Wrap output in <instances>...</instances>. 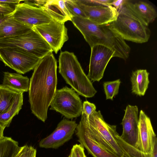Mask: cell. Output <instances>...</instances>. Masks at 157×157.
Instances as JSON below:
<instances>
[{
	"instance_id": "836d02e7",
	"label": "cell",
	"mask_w": 157,
	"mask_h": 157,
	"mask_svg": "<svg viewBox=\"0 0 157 157\" xmlns=\"http://www.w3.org/2000/svg\"><path fill=\"white\" fill-rule=\"evenodd\" d=\"M128 1V0H113L111 5L114 7L117 11Z\"/></svg>"
},
{
	"instance_id": "8992f818",
	"label": "cell",
	"mask_w": 157,
	"mask_h": 157,
	"mask_svg": "<svg viewBox=\"0 0 157 157\" xmlns=\"http://www.w3.org/2000/svg\"><path fill=\"white\" fill-rule=\"evenodd\" d=\"M6 47L18 48L40 59L53 52L46 41L33 28L25 33L0 39V48Z\"/></svg>"
},
{
	"instance_id": "7402d4cb",
	"label": "cell",
	"mask_w": 157,
	"mask_h": 157,
	"mask_svg": "<svg viewBox=\"0 0 157 157\" xmlns=\"http://www.w3.org/2000/svg\"><path fill=\"white\" fill-rule=\"evenodd\" d=\"M117 140L125 157H157V140L155 141L150 153L144 152L128 144L120 138L119 135L117 136Z\"/></svg>"
},
{
	"instance_id": "4dcf8cb0",
	"label": "cell",
	"mask_w": 157,
	"mask_h": 157,
	"mask_svg": "<svg viewBox=\"0 0 157 157\" xmlns=\"http://www.w3.org/2000/svg\"><path fill=\"white\" fill-rule=\"evenodd\" d=\"M82 3L87 5L111 6L113 0H79Z\"/></svg>"
},
{
	"instance_id": "f1b7e54d",
	"label": "cell",
	"mask_w": 157,
	"mask_h": 157,
	"mask_svg": "<svg viewBox=\"0 0 157 157\" xmlns=\"http://www.w3.org/2000/svg\"><path fill=\"white\" fill-rule=\"evenodd\" d=\"M68 157H86L84 147L80 144L73 145Z\"/></svg>"
},
{
	"instance_id": "5bb4252c",
	"label": "cell",
	"mask_w": 157,
	"mask_h": 157,
	"mask_svg": "<svg viewBox=\"0 0 157 157\" xmlns=\"http://www.w3.org/2000/svg\"><path fill=\"white\" fill-rule=\"evenodd\" d=\"M156 140L150 118L141 110L139 118L138 138L135 147L144 152L150 153Z\"/></svg>"
},
{
	"instance_id": "8fae6325",
	"label": "cell",
	"mask_w": 157,
	"mask_h": 157,
	"mask_svg": "<svg viewBox=\"0 0 157 157\" xmlns=\"http://www.w3.org/2000/svg\"><path fill=\"white\" fill-rule=\"evenodd\" d=\"M77 125L75 121L64 118L51 134L41 140L39 143V147L58 148L72 138Z\"/></svg>"
},
{
	"instance_id": "277c9868",
	"label": "cell",
	"mask_w": 157,
	"mask_h": 157,
	"mask_svg": "<svg viewBox=\"0 0 157 157\" xmlns=\"http://www.w3.org/2000/svg\"><path fill=\"white\" fill-rule=\"evenodd\" d=\"M58 61L59 73L78 94L86 98L94 96L97 91L73 52L61 51Z\"/></svg>"
},
{
	"instance_id": "cb8c5ba5",
	"label": "cell",
	"mask_w": 157,
	"mask_h": 157,
	"mask_svg": "<svg viewBox=\"0 0 157 157\" xmlns=\"http://www.w3.org/2000/svg\"><path fill=\"white\" fill-rule=\"evenodd\" d=\"M23 93H21L14 101L10 108L0 115V125L5 128L9 126L14 117L17 115L23 105Z\"/></svg>"
},
{
	"instance_id": "8d00e7d4",
	"label": "cell",
	"mask_w": 157,
	"mask_h": 157,
	"mask_svg": "<svg viewBox=\"0 0 157 157\" xmlns=\"http://www.w3.org/2000/svg\"><path fill=\"white\" fill-rule=\"evenodd\" d=\"M5 128L0 125V140L4 137L3 136V132Z\"/></svg>"
},
{
	"instance_id": "1f68e13d",
	"label": "cell",
	"mask_w": 157,
	"mask_h": 157,
	"mask_svg": "<svg viewBox=\"0 0 157 157\" xmlns=\"http://www.w3.org/2000/svg\"><path fill=\"white\" fill-rule=\"evenodd\" d=\"M14 8L12 6L6 3L0 2V13L9 15L14 11Z\"/></svg>"
},
{
	"instance_id": "52a82bcc",
	"label": "cell",
	"mask_w": 157,
	"mask_h": 157,
	"mask_svg": "<svg viewBox=\"0 0 157 157\" xmlns=\"http://www.w3.org/2000/svg\"><path fill=\"white\" fill-rule=\"evenodd\" d=\"M50 109L55 110L68 119L80 116L83 104L78 94L67 86L56 90Z\"/></svg>"
},
{
	"instance_id": "603a6c76",
	"label": "cell",
	"mask_w": 157,
	"mask_h": 157,
	"mask_svg": "<svg viewBox=\"0 0 157 157\" xmlns=\"http://www.w3.org/2000/svg\"><path fill=\"white\" fill-rule=\"evenodd\" d=\"M0 85V115L11 107L15 99L21 94Z\"/></svg>"
},
{
	"instance_id": "ac0fdd59",
	"label": "cell",
	"mask_w": 157,
	"mask_h": 157,
	"mask_svg": "<svg viewBox=\"0 0 157 157\" xmlns=\"http://www.w3.org/2000/svg\"><path fill=\"white\" fill-rule=\"evenodd\" d=\"M126 5L140 20L148 26L157 17L155 9L147 2L140 1L132 3L128 0Z\"/></svg>"
},
{
	"instance_id": "d6a6232c",
	"label": "cell",
	"mask_w": 157,
	"mask_h": 157,
	"mask_svg": "<svg viewBox=\"0 0 157 157\" xmlns=\"http://www.w3.org/2000/svg\"><path fill=\"white\" fill-rule=\"evenodd\" d=\"M47 0H24V2L32 6L42 8L46 4Z\"/></svg>"
},
{
	"instance_id": "4316f807",
	"label": "cell",
	"mask_w": 157,
	"mask_h": 157,
	"mask_svg": "<svg viewBox=\"0 0 157 157\" xmlns=\"http://www.w3.org/2000/svg\"><path fill=\"white\" fill-rule=\"evenodd\" d=\"M65 4L72 18L77 17L87 19L84 12L76 4L75 0H65Z\"/></svg>"
},
{
	"instance_id": "f546056e",
	"label": "cell",
	"mask_w": 157,
	"mask_h": 157,
	"mask_svg": "<svg viewBox=\"0 0 157 157\" xmlns=\"http://www.w3.org/2000/svg\"><path fill=\"white\" fill-rule=\"evenodd\" d=\"M82 104V113L86 116H88L90 115L96 111V106L94 103L86 101H84Z\"/></svg>"
},
{
	"instance_id": "83f0119b",
	"label": "cell",
	"mask_w": 157,
	"mask_h": 157,
	"mask_svg": "<svg viewBox=\"0 0 157 157\" xmlns=\"http://www.w3.org/2000/svg\"><path fill=\"white\" fill-rule=\"evenodd\" d=\"M36 150L33 147L27 145L21 148L14 157H36Z\"/></svg>"
},
{
	"instance_id": "9a60e30c",
	"label": "cell",
	"mask_w": 157,
	"mask_h": 157,
	"mask_svg": "<svg viewBox=\"0 0 157 157\" xmlns=\"http://www.w3.org/2000/svg\"><path fill=\"white\" fill-rule=\"evenodd\" d=\"M124 110V114L121 124L122 132L120 136L126 143L136 147L138 134V108L136 105H128Z\"/></svg>"
},
{
	"instance_id": "d6986e66",
	"label": "cell",
	"mask_w": 157,
	"mask_h": 157,
	"mask_svg": "<svg viewBox=\"0 0 157 157\" xmlns=\"http://www.w3.org/2000/svg\"><path fill=\"white\" fill-rule=\"evenodd\" d=\"M33 29L10 16L0 24V39L26 33Z\"/></svg>"
},
{
	"instance_id": "ffe728a7",
	"label": "cell",
	"mask_w": 157,
	"mask_h": 157,
	"mask_svg": "<svg viewBox=\"0 0 157 157\" xmlns=\"http://www.w3.org/2000/svg\"><path fill=\"white\" fill-rule=\"evenodd\" d=\"M30 80L19 73L4 72L2 85L16 92L23 93L29 91Z\"/></svg>"
},
{
	"instance_id": "7a4b0ae2",
	"label": "cell",
	"mask_w": 157,
	"mask_h": 157,
	"mask_svg": "<svg viewBox=\"0 0 157 157\" xmlns=\"http://www.w3.org/2000/svg\"><path fill=\"white\" fill-rule=\"evenodd\" d=\"M71 21L91 48L96 45L106 46L115 52L114 57L128 58L130 48L108 24L97 25L86 18L74 17Z\"/></svg>"
},
{
	"instance_id": "d4e9b609",
	"label": "cell",
	"mask_w": 157,
	"mask_h": 157,
	"mask_svg": "<svg viewBox=\"0 0 157 157\" xmlns=\"http://www.w3.org/2000/svg\"><path fill=\"white\" fill-rule=\"evenodd\" d=\"M20 148L18 142L4 136L0 140V157H14Z\"/></svg>"
},
{
	"instance_id": "4fadbf2b",
	"label": "cell",
	"mask_w": 157,
	"mask_h": 157,
	"mask_svg": "<svg viewBox=\"0 0 157 157\" xmlns=\"http://www.w3.org/2000/svg\"><path fill=\"white\" fill-rule=\"evenodd\" d=\"M87 19L98 25H107L116 18L118 12L112 6L87 5L75 0Z\"/></svg>"
},
{
	"instance_id": "44dd1931",
	"label": "cell",
	"mask_w": 157,
	"mask_h": 157,
	"mask_svg": "<svg viewBox=\"0 0 157 157\" xmlns=\"http://www.w3.org/2000/svg\"><path fill=\"white\" fill-rule=\"evenodd\" d=\"M149 74L146 69L137 70L132 72L130 80L132 93L139 96L144 95L149 83Z\"/></svg>"
},
{
	"instance_id": "9c48e42d",
	"label": "cell",
	"mask_w": 157,
	"mask_h": 157,
	"mask_svg": "<svg viewBox=\"0 0 157 157\" xmlns=\"http://www.w3.org/2000/svg\"><path fill=\"white\" fill-rule=\"evenodd\" d=\"M33 28L42 36L56 54L68 39L67 29L64 23L53 20L49 23Z\"/></svg>"
},
{
	"instance_id": "2e32d148",
	"label": "cell",
	"mask_w": 157,
	"mask_h": 157,
	"mask_svg": "<svg viewBox=\"0 0 157 157\" xmlns=\"http://www.w3.org/2000/svg\"><path fill=\"white\" fill-rule=\"evenodd\" d=\"M75 132L80 144L93 157H125L118 156L108 151L77 126Z\"/></svg>"
},
{
	"instance_id": "e0dca14e",
	"label": "cell",
	"mask_w": 157,
	"mask_h": 157,
	"mask_svg": "<svg viewBox=\"0 0 157 157\" xmlns=\"http://www.w3.org/2000/svg\"><path fill=\"white\" fill-rule=\"evenodd\" d=\"M42 9L56 21L64 23L71 21L72 17L66 7L65 0H47Z\"/></svg>"
},
{
	"instance_id": "3957f363",
	"label": "cell",
	"mask_w": 157,
	"mask_h": 157,
	"mask_svg": "<svg viewBox=\"0 0 157 157\" xmlns=\"http://www.w3.org/2000/svg\"><path fill=\"white\" fill-rule=\"evenodd\" d=\"M77 126L81 128L111 152L123 157L124 153L117 140L119 134L117 126L111 125L104 120L101 111H95L87 116L82 113Z\"/></svg>"
},
{
	"instance_id": "5b68a950",
	"label": "cell",
	"mask_w": 157,
	"mask_h": 157,
	"mask_svg": "<svg viewBox=\"0 0 157 157\" xmlns=\"http://www.w3.org/2000/svg\"><path fill=\"white\" fill-rule=\"evenodd\" d=\"M126 3L117 11L116 19L108 24L109 26L124 40L137 43L147 42L151 35L148 26L132 12Z\"/></svg>"
},
{
	"instance_id": "d590c367",
	"label": "cell",
	"mask_w": 157,
	"mask_h": 157,
	"mask_svg": "<svg viewBox=\"0 0 157 157\" xmlns=\"http://www.w3.org/2000/svg\"><path fill=\"white\" fill-rule=\"evenodd\" d=\"M10 15H7L2 13H0V24L10 16Z\"/></svg>"
},
{
	"instance_id": "6da1fadb",
	"label": "cell",
	"mask_w": 157,
	"mask_h": 157,
	"mask_svg": "<svg viewBox=\"0 0 157 157\" xmlns=\"http://www.w3.org/2000/svg\"><path fill=\"white\" fill-rule=\"evenodd\" d=\"M57 68L56 60L50 53L41 59L30 78L29 101L32 113L44 122L56 90Z\"/></svg>"
},
{
	"instance_id": "30bf717a",
	"label": "cell",
	"mask_w": 157,
	"mask_h": 157,
	"mask_svg": "<svg viewBox=\"0 0 157 157\" xmlns=\"http://www.w3.org/2000/svg\"><path fill=\"white\" fill-rule=\"evenodd\" d=\"M91 48L89 70L87 76L91 81L99 82L103 76L109 61L112 57H114L115 52L101 45H96Z\"/></svg>"
},
{
	"instance_id": "e575fe53",
	"label": "cell",
	"mask_w": 157,
	"mask_h": 157,
	"mask_svg": "<svg viewBox=\"0 0 157 157\" xmlns=\"http://www.w3.org/2000/svg\"><path fill=\"white\" fill-rule=\"evenodd\" d=\"M22 1L21 0H0V2L8 4L11 6L14 5V7L18 4L20 2Z\"/></svg>"
},
{
	"instance_id": "ba28073f",
	"label": "cell",
	"mask_w": 157,
	"mask_h": 157,
	"mask_svg": "<svg viewBox=\"0 0 157 157\" xmlns=\"http://www.w3.org/2000/svg\"><path fill=\"white\" fill-rule=\"evenodd\" d=\"M41 59L15 47L0 48V60L19 74L34 70Z\"/></svg>"
},
{
	"instance_id": "484cf974",
	"label": "cell",
	"mask_w": 157,
	"mask_h": 157,
	"mask_svg": "<svg viewBox=\"0 0 157 157\" xmlns=\"http://www.w3.org/2000/svg\"><path fill=\"white\" fill-rule=\"evenodd\" d=\"M121 83V81L120 79L103 83V86L106 99L113 100V97L118 93Z\"/></svg>"
},
{
	"instance_id": "7c38bea8",
	"label": "cell",
	"mask_w": 157,
	"mask_h": 157,
	"mask_svg": "<svg viewBox=\"0 0 157 157\" xmlns=\"http://www.w3.org/2000/svg\"><path fill=\"white\" fill-rule=\"evenodd\" d=\"M10 15L16 20L32 28L49 23L52 19L42 8L36 7L25 2L14 7Z\"/></svg>"
}]
</instances>
